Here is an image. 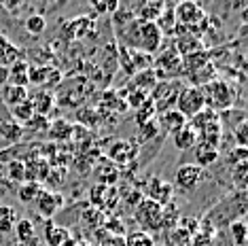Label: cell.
Returning a JSON list of instances; mask_svg holds the SVG:
<instances>
[{
  "label": "cell",
  "instance_id": "15",
  "mask_svg": "<svg viewBox=\"0 0 248 246\" xmlns=\"http://www.w3.org/2000/svg\"><path fill=\"white\" fill-rule=\"evenodd\" d=\"M0 98H2V102L7 106H17L21 102H26L28 100V89L26 87H19V85H4L2 89H0Z\"/></svg>",
  "mask_w": 248,
  "mask_h": 246
},
{
  "label": "cell",
  "instance_id": "8",
  "mask_svg": "<svg viewBox=\"0 0 248 246\" xmlns=\"http://www.w3.org/2000/svg\"><path fill=\"white\" fill-rule=\"evenodd\" d=\"M146 195H149L146 200L159 204L161 208H163L166 204H170V200H172V195H174V187H172V183L153 176L149 183H146Z\"/></svg>",
  "mask_w": 248,
  "mask_h": 246
},
{
  "label": "cell",
  "instance_id": "29",
  "mask_svg": "<svg viewBox=\"0 0 248 246\" xmlns=\"http://www.w3.org/2000/svg\"><path fill=\"white\" fill-rule=\"evenodd\" d=\"M155 104L151 102V100H146V104L144 106H140V108L136 110V123H138V127H142L146 125V123H151L155 119Z\"/></svg>",
  "mask_w": 248,
  "mask_h": 246
},
{
  "label": "cell",
  "instance_id": "28",
  "mask_svg": "<svg viewBox=\"0 0 248 246\" xmlns=\"http://www.w3.org/2000/svg\"><path fill=\"white\" fill-rule=\"evenodd\" d=\"M45 238H47L49 246H62L64 240L68 238V231L64 227H58L53 223H47V229H45Z\"/></svg>",
  "mask_w": 248,
  "mask_h": 246
},
{
  "label": "cell",
  "instance_id": "14",
  "mask_svg": "<svg viewBox=\"0 0 248 246\" xmlns=\"http://www.w3.org/2000/svg\"><path fill=\"white\" fill-rule=\"evenodd\" d=\"M9 83L19 87H26L30 83V66L26 60H19L13 66H9Z\"/></svg>",
  "mask_w": 248,
  "mask_h": 246
},
{
  "label": "cell",
  "instance_id": "6",
  "mask_svg": "<svg viewBox=\"0 0 248 246\" xmlns=\"http://www.w3.org/2000/svg\"><path fill=\"white\" fill-rule=\"evenodd\" d=\"M151 68L157 75V81H174V77L183 75V62H180V55L174 49H168V51L161 53V58H157V62Z\"/></svg>",
  "mask_w": 248,
  "mask_h": 246
},
{
  "label": "cell",
  "instance_id": "25",
  "mask_svg": "<svg viewBox=\"0 0 248 246\" xmlns=\"http://www.w3.org/2000/svg\"><path fill=\"white\" fill-rule=\"evenodd\" d=\"M15 223H17L15 208H11L7 204H0V233H11Z\"/></svg>",
  "mask_w": 248,
  "mask_h": 246
},
{
  "label": "cell",
  "instance_id": "3",
  "mask_svg": "<svg viewBox=\"0 0 248 246\" xmlns=\"http://www.w3.org/2000/svg\"><path fill=\"white\" fill-rule=\"evenodd\" d=\"M174 108L178 110L185 119H191L195 117L197 113L206 108V98H204V89L202 87H195V85H187L178 92V98H176V106Z\"/></svg>",
  "mask_w": 248,
  "mask_h": 246
},
{
  "label": "cell",
  "instance_id": "34",
  "mask_svg": "<svg viewBox=\"0 0 248 246\" xmlns=\"http://www.w3.org/2000/svg\"><path fill=\"white\" fill-rule=\"evenodd\" d=\"M146 100H149V93H144V92H140V89H134L132 87V92L127 93V104L132 106V108H140V106H144L146 104Z\"/></svg>",
  "mask_w": 248,
  "mask_h": 246
},
{
  "label": "cell",
  "instance_id": "4",
  "mask_svg": "<svg viewBox=\"0 0 248 246\" xmlns=\"http://www.w3.org/2000/svg\"><path fill=\"white\" fill-rule=\"evenodd\" d=\"M180 83L178 81H159L157 85L153 87V92L149 93V100L155 104V113L161 115V113H168L176 106V98H178V92H180Z\"/></svg>",
  "mask_w": 248,
  "mask_h": 246
},
{
  "label": "cell",
  "instance_id": "21",
  "mask_svg": "<svg viewBox=\"0 0 248 246\" xmlns=\"http://www.w3.org/2000/svg\"><path fill=\"white\" fill-rule=\"evenodd\" d=\"M166 9V2H159V0H153V2H144L138 7V17L136 19H142V21H157V17L163 13Z\"/></svg>",
  "mask_w": 248,
  "mask_h": 246
},
{
  "label": "cell",
  "instance_id": "13",
  "mask_svg": "<svg viewBox=\"0 0 248 246\" xmlns=\"http://www.w3.org/2000/svg\"><path fill=\"white\" fill-rule=\"evenodd\" d=\"M30 102H32V108H34L36 117H47L55 106V98H53V93H49V92H38L30 98Z\"/></svg>",
  "mask_w": 248,
  "mask_h": 246
},
{
  "label": "cell",
  "instance_id": "18",
  "mask_svg": "<svg viewBox=\"0 0 248 246\" xmlns=\"http://www.w3.org/2000/svg\"><path fill=\"white\" fill-rule=\"evenodd\" d=\"M172 138H174V147L178 151H193V147L197 144V134L189 125H185L183 130L172 134Z\"/></svg>",
  "mask_w": 248,
  "mask_h": 246
},
{
  "label": "cell",
  "instance_id": "38",
  "mask_svg": "<svg viewBox=\"0 0 248 246\" xmlns=\"http://www.w3.org/2000/svg\"><path fill=\"white\" fill-rule=\"evenodd\" d=\"M4 85H9V68L7 66H0V89Z\"/></svg>",
  "mask_w": 248,
  "mask_h": 246
},
{
  "label": "cell",
  "instance_id": "26",
  "mask_svg": "<svg viewBox=\"0 0 248 246\" xmlns=\"http://www.w3.org/2000/svg\"><path fill=\"white\" fill-rule=\"evenodd\" d=\"M125 246H155V238L153 233L149 231H142V229H138V231H132L127 233L125 238Z\"/></svg>",
  "mask_w": 248,
  "mask_h": 246
},
{
  "label": "cell",
  "instance_id": "7",
  "mask_svg": "<svg viewBox=\"0 0 248 246\" xmlns=\"http://www.w3.org/2000/svg\"><path fill=\"white\" fill-rule=\"evenodd\" d=\"M202 176H204V170H202L200 166L183 164V166L176 168V172H174L172 187H178V189H183V191H191V189H195V184L202 181Z\"/></svg>",
  "mask_w": 248,
  "mask_h": 246
},
{
  "label": "cell",
  "instance_id": "20",
  "mask_svg": "<svg viewBox=\"0 0 248 246\" xmlns=\"http://www.w3.org/2000/svg\"><path fill=\"white\" fill-rule=\"evenodd\" d=\"M21 60V51L15 45H11L4 36H0V66H13L15 62Z\"/></svg>",
  "mask_w": 248,
  "mask_h": 246
},
{
  "label": "cell",
  "instance_id": "1",
  "mask_svg": "<svg viewBox=\"0 0 248 246\" xmlns=\"http://www.w3.org/2000/svg\"><path fill=\"white\" fill-rule=\"evenodd\" d=\"M123 47L132 49V51H140L146 55H153L161 49L163 43V34L159 32L153 21H142L134 17L129 24L119 32Z\"/></svg>",
  "mask_w": 248,
  "mask_h": 246
},
{
  "label": "cell",
  "instance_id": "16",
  "mask_svg": "<svg viewBox=\"0 0 248 246\" xmlns=\"http://www.w3.org/2000/svg\"><path fill=\"white\" fill-rule=\"evenodd\" d=\"M200 49H204V47H202L200 36L185 32V34H180V36L176 38V47H174V51H176L178 55H187V53L200 51Z\"/></svg>",
  "mask_w": 248,
  "mask_h": 246
},
{
  "label": "cell",
  "instance_id": "35",
  "mask_svg": "<svg viewBox=\"0 0 248 246\" xmlns=\"http://www.w3.org/2000/svg\"><path fill=\"white\" fill-rule=\"evenodd\" d=\"M235 142L240 149H246V121L238 123V130H235Z\"/></svg>",
  "mask_w": 248,
  "mask_h": 246
},
{
  "label": "cell",
  "instance_id": "5",
  "mask_svg": "<svg viewBox=\"0 0 248 246\" xmlns=\"http://www.w3.org/2000/svg\"><path fill=\"white\" fill-rule=\"evenodd\" d=\"M163 208L159 204L151 202V200H142L138 206H136V221L138 225L142 227V231H157V229L163 227Z\"/></svg>",
  "mask_w": 248,
  "mask_h": 246
},
{
  "label": "cell",
  "instance_id": "12",
  "mask_svg": "<svg viewBox=\"0 0 248 246\" xmlns=\"http://www.w3.org/2000/svg\"><path fill=\"white\" fill-rule=\"evenodd\" d=\"M157 125H159V130H163L166 134H176L178 130H183V127L187 125V119H185L176 108H172V110H168V113L159 115Z\"/></svg>",
  "mask_w": 248,
  "mask_h": 246
},
{
  "label": "cell",
  "instance_id": "30",
  "mask_svg": "<svg viewBox=\"0 0 248 246\" xmlns=\"http://www.w3.org/2000/svg\"><path fill=\"white\" fill-rule=\"evenodd\" d=\"M231 238H233V246H246V223L244 221H233L229 227Z\"/></svg>",
  "mask_w": 248,
  "mask_h": 246
},
{
  "label": "cell",
  "instance_id": "17",
  "mask_svg": "<svg viewBox=\"0 0 248 246\" xmlns=\"http://www.w3.org/2000/svg\"><path fill=\"white\" fill-rule=\"evenodd\" d=\"M193 151H195V161L197 164L195 166H200L202 170H204L206 166H210V164H214V161L218 159V149H214V147H208V144H202V142H197L195 147H193Z\"/></svg>",
  "mask_w": 248,
  "mask_h": 246
},
{
  "label": "cell",
  "instance_id": "32",
  "mask_svg": "<svg viewBox=\"0 0 248 246\" xmlns=\"http://www.w3.org/2000/svg\"><path fill=\"white\" fill-rule=\"evenodd\" d=\"M21 125L19 123H15L13 119H9L4 125H0V134H2L4 138H9V140H17V138L21 136Z\"/></svg>",
  "mask_w": 248,
  "mask_h": 246
},
{
  "label": "cell",
  "instance_id": "24",
  "mask_svg": "<svg viewBox=\"0 0 248 246\" xmlns=\"http://www.w3.org/2000/svg\"><path fill=\"white\" fill-rule=\"evenodd\" d=\"M11 115H13V121H15V123H19L21 127L28 125V123L32 121V117H34V108H32L30 98H28L26 102H21V104H17V106H13V108H11Z\"/></svg>",
  "mask_w": 248,
  "mask_h": 246
},
{
  "label": "cell",
  "instance_id": "27",
  "mask_svg": "<svg viewBox=\"0 0 248 246\" xmlns=\"http://www.w3.org/2000/svg\"><path fill=\"white\" fill-rule=\"evenodd\" d=\"M26 30L30 32L32 36H41L45 30H47V19L41 13H32L26 17Z\"/></svg>",
  "mask_w": 248,
  "mask_h": 246
},
{
  "label": "cell",
  "instance_id": "31",
  "mask_svg": "<svg viewBox=\"0 0 248 246\" xmlns=\"http://www.w3.org/2000/svg\"><path fill=\"white\" fill-rule=\"evenodd\" d=\"M15 231H17V238H19V242H28V240H32L34 238V225H32V221H28V219H21L15 223Z\"/></svg>",
  "mask_w": 248,
  "mask_h": 246
},
{
  "label": "cell",
  "instance_id": "36",
  "mask_svg": "<svg viewBox=\"0 0 248 246\" xmlns=\"http://www.w3.org/2000/svg\"><path fill=\"white\" fill-rule=\"evenodd\" d=\"M140 132L144 134V138H153L157 132H159V125H157V119H153L151 123H146V125L140 127Z\"/></svg>",
  "mask_w": 248,
  "mask_h": 246
},
{
  "label": "cell",
  "instance_id": "37",
  "mask_svg": "<svg viewBox=\"0 0 248 246\" xmlns=\"http://www.w3.org/2000/svg\"><path fill=\"white\" fill-rule=\"evenodd\" d=\"M100 246H125V240H123L121 236H110L108 240H104Z\"/></svg>",
  "mask_w": 248,
  "mask_h": 246
},
{
  "label": "cell",
  "instance_id": "11",
  "mask_svg": "<svg viewBox=\"0 0 248 246\" xmlns=\"http://www.w3.org/2000/svg\"><path fill=\"white\" fill-rule=\"evenodd\" d=\"M183 62V75H195V72H200L202 68H206L208 62H210V53L206 51V49H200V51H193V53H187L180 58Z\"/></svg>",
  "mask_w": 248,
  "mask_h": 246
},
{
  "label": "cell",
  "instance_id": "19",
  "mask_svg": "<svg viewBox=\"0 0 248 246\" xmlns=\"http://www.w3.org/2000/svg\"><path fill=\"white\" fill-rule=\"evenodd\" d=\"M157 75L153 72V68H146V70H140L134 75V89H140L144 93H151L153 87L157 85Z\"/></svg>",
  "mask_w": 248,
  "mask_h": 246
},
{
  "label": "cell",
  "instance_id": "10",
  "mask_svg": "<svg viewBox=\"0 0 248 246\" xmlns=\"http://www.w3.org/2000/svg\"><path fill=\"white\" fill-rule=\"evenodd\" d=\"M36 208H38V212L45 216V219H51V216L58 212L62 206H64V198L62 195H58V193H53V191H43L38 193V198H36Z\"/></svg>",
  "mask_w": 248,
  "mask_h": 246
},
{
  "label": "cell",
  "instance_id": "33",
  "mask_svg": "<svg viewBox=\"0 0 248 246\" xmlns=\"http://www.w3.org/2000/svg\"><path fill=\"white\" fill-rule=\"evenodd\" d=\"M9 176L11 181L15 183H26V164H21V161H11L9 164Z\"/></svg>",
  "mask_w": 248,
  "mask_h": 246
},
{
  "label": "cell",
  "instance_id": "2",
  "mask_svg": "<svg viewBox=\"0 0 248 246\" xmlns=\"http://www.w3.org/2000/svg\"><path fill=\"white\" fill-rule=\"evenodd\" d=\"M204 98H206V108L212 113H225V110L233 108L235 102V89L231 83L221 81V79H212L210 83H206L204 87Z\"/></svg>",
  "mask_w": 248,
  "mask_h": 246
},
{
  "label": "cell",
  "instance_id": "9",
  "mask_svg": "<svg viewBox=\"0 0 248 246\" xmlns=\"http://www.w3.org/2000/svg\"><path fill=\"white\" fill-rule=\"evenodd\" d=\"M136 153H138V147L134 142H129V140H117V142L110 144L108 157H106V159L112 161V164L125 166V164H129V161L136 157Z\"/></svg>",
  "mask_w": 248,
  "mask_h": 246
},
{
  "label": "cell",
  "instance_id": "22",
  "mask_svg": "<svg viewBox=\"0 0 248 246\" xmlns=\"http://www.w3.org/2000/svg\"><path fill=\"white\" fill-rule=\"evenodd\" d=\"M155 26L159 28V32L163 36H172L174 30H176V19H174V9L172 4H166V9H163V13L157 17Z\"/></svg>",
  "mask_w": 248,
  "mask_h": 246
},
{
  "label": "cell",
  "instance_id": "23",
  "mask_svg": "<svg viewBox=\"0 0 248 246\" xmlns=\"http://www.w3.org/2000/svg\"><path fill=\"white\" fill-rule=\"evenodd\" d=\"M41 191H43L41 183L26 181V183H21V184H19V189H17V198H19V202H24V204H34V202H36V198H38V193H41Z\"/></svg>",
  "mask_w": 248,
  "mask_h": 246
}]
</instances>
